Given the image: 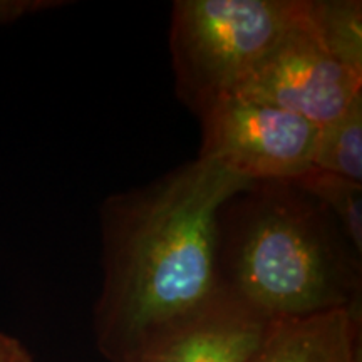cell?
Returning a JSON list of instances; mask_svg holds the SVG:
<instances>
[{"label": "cell", "mask_w": 362, "mask_h": 362, "mask_svg": "<svg viewBox=\"0 0 362 362\" xmlns=\"http://www.w3.org/2000/svg\"><path fill=\"white\" fill-rule=\"evenodd\" d=\"M292 183L322 205L352 248L362 255V183L310 168Z\"/></svg>", "instance_id": "10"}, {"label": "cell", "mask_w": 362, "mask_h": 362, "mask_svg": "<svg viewBox=\"0 0 362 362\" xmlns=\"http://www.w3.org/2000/svg\"><path fill=\"white\" fill-rule=\"evenodd\" d=\"M270 325L272 320L225 293L136 362H250Z\"/></svg>", "instance_id": "6"}, {"label": "cell", "mask_w": 362, "mask_h": 362, "mask_svg": "<svg viewBox=\"0 0 362 362\" xmlns=\"http://www.w3.org/2000/svg\"><path fill=\"white\" fill-rule=\"evenodd\" d=\"M0 362H35V359L19 339L0 330Z\"/></svg>", "instance_id": "12"}, {"label": "cell", "mask_w": 362, "mask_h": 362, "mask_svg": "<svg viewBox=\"0 0 362 362\" xmlns=\"http://www.w3.org/2000/svg\"><path fill=\"white\" fill-rule=\"evenodd\" d=\"M314 168L362 183V94L341 116L319 126Z\"/></svg>", "instance_id": "9"}, {"label": "cell", "mask_w": 362, "mask_h": 362, "mask_svg": "<svg viewBox=\"0 0 362 362\" xmlns=\"http://www.w3.org/2000/svg\"><path fill=\"white\" fill-rule=\"evenodd\" d=\"M305 17L307 0H176L168 42L180 101L200 116L237 93Z\"/></svg>", "instance_id": "3"}, {"label": "cell", "mask_w": 362, "mask_h": 362, "mask_svg": "<svg viewBox=\"0 0 362 362\" xmlns=\"http://www.w3.org/2000/svg\"><path fill=\"white\" fill-rule=\"evenodd\" d=\"M216 265L221 291L272 322L362 312V255L292 181H253L225 203Z\"/></svg>", "instance_id": "2"}, {"label": "cell", "mask_w": 362, "mask_h": 362, "mask_svg": "<svg viewBox=\"0 0 362 362\" xmlns=\"http://www.w3.org/2000/svg\"><path fill=\"white\" fill-rule=\"evenodd\" d=\"M252 183L197 156L103 202L94 336L104 359L136 362L225 296L216 265L218 216Z\"/></svg>", "instance_id": "1"}, {"label": "cell", "mask_w": 362, "mask_h": 362, "mask_svg": "<svg viewBox=\"0 0 362 362\" xmlns=\"http://www.w3.org/2000/svg\"><path fill=\"white\" fill-rule=\"evenodd\" d=\"M238 96L270 104L317 126L341 116L362 94V74L337 61L319 42L307 17L274 54L262 62Z\"/></svg>", "instance_id": "5"}, {"label": "cell", "mask_w": 362, "mask_h": 362, "mask_svg": "<svg viewBox=\"0 0 362 362\" xmlns=\"http://www.w3.org/2000/svg\"><path fill=\"white\" fill-rule=\"evenodd\" d=\"M309 21L319 42L337 61L362 74V4L309 0Z\"/></svg>", "instance_id": "8"}, {"label": "cell", "mask_w": 362, "mask_h": 362, "mask_svg": "<svg viewBox=\"0 0 362 362\" xmlns=\"http://www.w3.org/2000/svg\"><path fill=\"white\" fill-rule=\"evenodd\" d=\"M361 329L356 310L275 320L250 362H362Z\"/></svg>", "instance_id": "7"}, {"label": "cell", "mask_w": 362, "mask_h": 362, "mask_svg": "<svg viewBox=\"0 0 362 362\" xmlns=\"http://www.w3.org/2000/svg\"><path fill=\"white\" fill-rule=\"evenodd\" d=\"M198 156L247 181H292L314 168L319 126L270 104L230 94L198 116Z\"/></svg>", "instance_id": "4"}, {"label": "cell", "mask_w": 362, "mask_h": 362, "mask_svg": "<svg viewBox=\"0 0 362 362\" xmlns=\"http://www.w3.org/2000/svg\"><path fill=\"white\" fill-rule=\"evenodd\" d=\"M59 6H62V2H49V0H4V2H0V24L19 19L25 13H33Z\"/></svg>", "instance_id": "11"}]
</instances>
